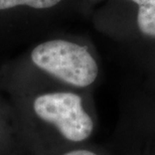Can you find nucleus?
I'll use <instances>...</instances> for the list:
<instances>
[{"label": "nucleus", "mask_w": 155, "mask_h": 155, "mask_svg": "<svg viewBox=\"0 0 155 155\" xmlns=\"http://www.w3.org/2000/svg\"><path fill=\"white\" fill-rule=\"evenodd\" d=\"M32 115L49 127L67 146L85 144L96 129L94 113L75 91H51L36 95L30 105Z\"/></svg>", "instance_id": "obj_1"}, {"label": "nucleus", "mask_w": 155, "mask_h": 155, "mask_svg": "<svg viewBox=\"0 0 155 155\" xmlns=\"http://www.w3.org/2000/svg\"><path fill=\"white\" fill-rule=\"evenodd\" d=\"M30 58L38 69L75 89L89 88L99 75L97 61L89 49L70 40L39 43L32 49Z\"/></svg>", "instance_id": "obj_2"}, {"label": "nucleus", "mask_w": 155, "mask_h": 155, "mask_svg": "<svg viewBox=\"0 0 155 155\" xmlns=\"http://www.w3.org/2000/svg\"><path fill=\"white\" fill-rule=\"evenodd\" d=\"M136 140L144 155H155V105H142L136 111Z\"/></svg>", "instance_id": "obj_3"}, {"label": "nucleus", "mask_w": 155, "mask_h": 155, "mask_svg": "<svg viewBox=\"0 0 155 155\" xmlns=\"http://www.w3.org/2000/svg\"><path fill=\"white\" fill-rule=\"evenodd\" d=\"M138 5L137 25L142 35L155 38V0H130Z\"/></svg>", "instance_id": "obj_4"}, {"label": "nucleus", "mask_w": 155, "mask_h": 155, "mask_svg": "<svg viewBox=\"0 0 155 155\" xmlns=\"http://www.w3.org/2000/svg\"><path fill=\"white\" fill-rule=\"evenodd\" d=\"M61 0H0V10L25 5L35 9L51 8L58 4Z\"/></svg>", "instance_id": "obj_5"}, {"label": "nucleus", "mask_w": 155, "mask_h": 155, "mask_svg": "<svg viewBox=\"0 0 155 155\" xmlns=\"http://www.w3.org/2000/svg\"><path fill=\"white\" fill-rule=\"evenodd\" d=\"M58 155H103L98 150L94 148L86 146L85 144L82 145H75V146H69L64 149Z\"/></svg>", "instance_id": "obj_6"}]
</instances>
